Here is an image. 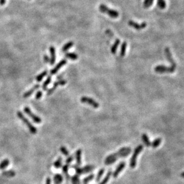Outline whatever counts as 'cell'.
I'll return each instance as SVG.
<instances>
[{
  "mask_svg": "<svg viewBox=\"0 0 184 184\" xmlns=\"http://www.w3.org/2000/svg\"><path fill=\"white\" fill-rule=\"evenodd\" d=\"M73 158H74V156H70L69 157H68V158H67V160H66L65 162H66V163H67V164H69L73 160Z\"/></svg>",
  "mask_w": 184,
  "mask_h": 184,
  "instance_id": "cell-37",
  "label": "cell"
},
{
  "mask_svg": "<svg viewBox=\"0 0 184 184\" xmlns=\"http://www.w3.org/2000/svg\"><path fill=\"white\" fill-rule=\"evenodd\" d=\"M126 162L124 161H122L121 163H119V164L118 165V166L117 167L115 171L114 172V173H113V176L114 178H116L119 175L120 173V172L123 170V168L126 166Z\"/></svg>",
  "mask_w": 184,
  "mask_h": 184,
  "instance_id": "cell-13",
  "label": "cell"
},
{
  "mask_svg": "<svg viewBox=\"0 0 184 184\" xmlns=\"http://www.w3.org/2000/svg\"><path fill=\"white\" fill-rule=\"evenodd\" d=\"M73 46V42L72 41H69L67 43H66L62 48V52H66V51H68Z\"/></svg>",
  "mask_w": 184,
  "mask_h": 184,
  "instance_id": "cell-25",
  "label": "cell"
},
{
  "mask_svg": "<svg viewBox=\"0 0 184 184\" xmlns=\"http://www.w3.org/2000/svg\"><path fill=\"white\" fill-rule=\"evenodd\" d=\"M105 172V168H102L101 169H100V171H99L97 176H96V178L95 179V181L96 182H99V181L100 180V179L102 178L103 175H104Z\"/></svg>",
  "mask_w": 184,
  "mask_h": 184,
  "instance_id": "cell-27",
  "label": "cell"
},
{
  "mask_svg": "<svg viewBox=\"0 0 184 184\" xmlns=\"http://www.w3.org/2000/svg\"><path fill=\"white\" fill-rule=\"evenodd\" d=\"M67 61L66 59H63L62 61H61L59 62L57 65L56 66V67L53 69H51V71H50V73L51 75H55L56 74V73L59 71V69L62 67H63V66L67 63Z\"/></svg>",
  "mask_w": 184,
  "mask_h": 184,
  "instance_id": "cell-12",
  "label": "cell"
},
{
  "mask_svg": "<svg viewBox=\"0 0 184 184\" xmlns=\"http://www.w3.org/2000/svg\"><path fill=\"white\" fill-rule=\"evenodd\" d=\"M81 102L82 103H84V104H87L91 106H92L94 108H98L99 106V104L98 103L93 99L92 98L87 97V96H83L80 99Z\"/></svg>",
  "mask_w": 184,
  "mask_h": 184,
  "instance_id": "cell-8",
  "label": "cell"
},
{
  "mask_svg": "<svg viewBox=\"0 0 184 184\" xmlns=\"http://www.w3.org/2000/svg\"><path fill=\"white\" fill-rule=\"evenodd\" d=\"M62 158L60 157H59L58 159L55 162L53 166L56 168H59L61 167H62Z\"/></svg>",
  "mask_w": 184,
  "mask_h": 184,
  "instance_id": "cell-28",
  "label": "cell"
},
{
  "mask_svg": "<svg viewBox=\"0 0 184 184\" xmlns=\"http://www.w3.org/2000/svg\"><path fill=\"white\" fill-rule=\"evenodd\" d=\"M62 78H63V75H62V74H61V75H59V76L57 77V80H61Z\"/></svg>",
  "mask_w": 184,
  "mask_h": 184,
  "instance_id": "cell-42",
  "label": "cell"
},
{
  "mask_svg": "<svg viewBox=\"0 0 184 184\" xmlns=\"http://www.w3.org/2000/svg\"><path fill=\"white\" fill-rule=\"evenodd\" d=\"M10 164V161L9 159L5 158L3 160L1 163H0V170H4L5 168L7 167Z\"/></svg>",
  "mask_w": 184,
  "mask_h": 184,
  "instance_id": "cell-21",
  "label": "cell"
},
{
  "mask_svg": "<svg viewBox=\"0 0 184 184\" xmlns=\"http://www.w3.org/2000/svg\"><path fill=\"white\" fill-rule=\"evenodd\" d=\"M51 81V76H49V77H47V80L45 81L44 83H43V84H42V90H46V89H47V86L50 83Z\"/></svg>",
  "mask_w": 184,
  "mask_h": 184,
  "instance_id": "cell-32",
  "label": "cell"
},
{
  "mask_svg": "<svg viewBox=\"0 0 184 184\" xmlns=\"http://www.w3.org/2000/svg\"><path fill=\"white\" fill-rule=\"evenodd\" d=\"M65 57L66 58L69 59H71V60L75 61V60L77 59L78 57V56L75 53H67L65 54Z\"/></svg>",
  "mask_w": 184,
  "mask_h": 184,
  "instance_id": "cell-20",
  "label": "cell"
},
{
  "mask_svg": "<svg viewBox=\"0 0 184 184\" xmlns=\"http://www.w3.org/2000/svg\"><path fill=\"white\" fill-rule=\"evenodd\" d=\"M63 181V178L61 174H55L53 176V182L55 184H61Z\"/></svg>",
  "mask_w": 184,
  "mask_h": 184,
  "instance_id": "cell-17",
  "label": "cell"
},
{
  "mask_svg": "<svg viewBox=\"0 0 184 184\" xmlns=\"http://www.w3.org/2000/svg\"><path fill=\"white\" fill-rule=\"evenodd\" d=\"M99 9L102 13L108 14L109 16L112 18H117L119 16V13L117 10L109 9L105 4H100L99 7Z\"/></svg>",
  "mask_w": 184,
  "mask_h": 184,
  "instance_id": "cell-4",
  "label": "cell"
},
{
  "mask_svg": "<svg viewBox=\"0 0 184 184\" xmlns=\"http://www.w3.org/2000/svg\"><path fill=\"white\" fill-rule=\"evenodd\" d=\"M69 167V164H67L63 166V167H62V172L65 175V177H66V179H67V181H68L70 179V176L68 173Z\"/></svg>",
  "mask_w": 184,
  "mask_h": 184,
  "instance_id": "cell-19",
  "label": "cell"
},
{
  "mask_svg": "<svg viewBox=\"0 0 184 184\" xmlns=\"http://www.w3.org/2000/svg\"><path fill=\"white\" fill-rule=\"evenodd\" d=\"M17 115L19 119L22 121V122L27 126V127L29 129V131H30L31 133L35 134L36 132H37V129H36V128L33 126V125L31 124V123L26 119V118L24 116V115L20 111H18Z\"/></svg>",
  "mask_w": 184,
  "mask_h": 184,
  "instance_id": "cell-3",
  "label": "cell"
},
{
  "mask_svg": "<svg viewBox=\"0 0 184 184\" xmlns=\"http://www.w3.org/2000/svg\"><path fill=\"white\" fill-rule=\"evenodd\" d=\"M131 151V148H128V147H127V148L126 147H124V148H121L116 153H114L111 154V155L108 156L105 160V164L106 166L113 164L119 158L125 157L128 156L129 155V154H130Z\"/></svg>",
  "mask_w": 184,
  "mask_h": 184,
  "instance_id": "cell-1",
  "label": "cell"
},
{
  "mask_svg": "<svg viewBox=\"0 0 184 184\" xmlns=\"http://www.w3.org/2000/svg\"><path fill=\"white\" fill-rule=\"evenodd\" d=\"M176 67L171 66V67H165L163 65H158L154 69L155 71L157 73H173L175 71Z\"/></svg>",
  "mask_w": 184,
  "mask_h": 184,
  "instance_id": "cell-6",
  "label": "cell"
},
{
  "mask_svg": "<svg viewBox=\"0 0 184 184\" xmlns=\"http://www.w3.org/2000/svg\"><path fill=\"white\" fill-rule=\"evenodd\" d=\"M126 49H127V42H124L121 46V50H120V56L124 57L126 55Z\"/></svg>",
  "mask_w": 184,
  "mask_h": 184,
  "instance_id": "cell-24",
  "label": "cell"
},
{
  "mask_svg": "<svg viewBox=\"0 0 184 184\" xmlns=\"http://www.w3.org/2000/svg\"><path fill=\"white\" fill-rule=\"evenodd\" d=\"M157 5L160 9H164L166 7L165 0H157Z\"/></svg>",
  "mask_w": 184,
  "mask_h": 184,
  "instance_id": "cell-31",
  "label": "cell"
},
{
  "mask_svg": "<svg viewBox=\"0 0 184 184\" xmlns=\"http://www.w3.org/2000/svg\"><path fill=\"white\" fill-rule=\"evenodd\" d=\"M143 150V146L142 145H140L137 146L136 148H135L133 156H132L130 161V166L131 168H133L136 167V160H137V157L138 156V154L141 152Z\"/></svg>",
  "mask_w": 184,
  "mask_h": 184,
  "instance_id": "cell-5",
  "label": "cell"
},
{
  "mask_svg": "<svg viewBox=\"0 0 184 184\" xmlns=\"http://www.w3.org/2000/svg\"><path fill=\"white\" fill-rule=\"evenodd\" d=\"M60 151L63 154V155L65 156H67V157H68L69 155V152L68 151V150H67V148H66V147L62 146L61 147V148H60Z\"/></svg>",
  "mask_w": 184,
  "mask_h": 184,
  "instance_id": "cell-35",
  "label": "cell"
},
{
  "mask_svg": "<svg viewBox=\"0 0 184 184\" xmlns=\"http://www.w3.org/2000/svg\"><path fill=\"white\" fill-rule=\"evenodd\" d=\"M46 184H51V179L50 177L47 178L46 181Z\"/></svg>",
  "mask_w": 184,
  "mask_h": 184,
  "instance_id": "cell-40",
  "label": "cell"
},
{
  "mask_svg": "<svg viewBox=\"0 0 184 184\" xmlns=\"http://www.w3.org/2000/svg\"><path fill=\"white\" fill-rule=\"evenodd\" d=\"M40 87V84H36V85H35V86L32 88V89H31L30 90L27 91L26 92H25V93H24V98H27L29 97V96H31V95L33 94V93H34L35 90H36L38 89H39Z\"/></svg>",
  "mask_w": 184,
  "mask_h": 184,
  "instance_id": "cell-15",
  "label": "cell"
},
{
  "mask_svg": "<svg viewBox=\"0 0 184 184\" xmlns=\"http://www.w3.org/2000/svg\"><path fill=\"white\" fill-rule=\"evenodd\" d=\"M71 181H72V184H80L79 175H78L77 174L73 175L71 178Z\"/></svg>",
  "mask_w": 184,
  "mask_h": 184,
  "instance_id": "cell-33",
  "label": "cell"
},
{
  "mask_svg": "<svg viewBox=\"0 0 184 184\" xmlns=\"http://www.w3.org/2000/svg\"><path fill=\"white\" fill-rule=\"evenodd\" d=\"M120 44V40L119 39H117V40H115V41L114 42V44L113 45V46H112V47H111V53H112L113 54H115V53H116L117 48H118V47H119Z\"/></svg>",
  "mask_w": 184,
  "mask_h": 184,
  "instance_id": "cell-22",
  "label": "cell"
},
{
  "mask_svg": "<svg viewBox=\"0 0 184 184\" xmlns=\"http://www.w3.org/2000/svg\"><path fill=\"white\" fill-rule=\"evenodd\" d=\"M82 150L81 149L77 150L75 152V158H76V164L77 166H80L82 164Z\"/></svg>",
  "mask_w": 184,
  "mask_h": 184,
  "instance_id": "cell-16",
  "label": "cell"
},
{
  "mask_svg": "<svg viewBox=\"0 0 184 184\" xmlns=\"http://www.w3.org/2000/svg\"><path fill=\"white\" fill-rule=\"evenodd\" d=\"M44 61L46 63H48L50 62V59L47 55L44 56Z\"/></svg>",
  "mask_w": 184,
  "mask_h": 184,
  "instance_id": "cell-39",
  "label": "cell"
},
{
  "mask_svg": "<svg viewBox=\"0 0 184 184\" xmlns=\"http://www.w3.org/2000/svg\"><path fill=\"white\" fill-rule=\"evenodd\" d=\"M47 74V71H43L42 73H41L40 74H39L38 75L36 76V82H40L43 79V78L45 76H46V75Z\"/></svg>",
  "mask_w": 184,
  "mask_h": 184,
  "instance_id": "cell-29",
  "label": "cell"
},
{
  "mask_svg": "<svg viewBox=\"0 0 184 184\" xmlns=\"http://www.w3.org/2000/svg\"><path fill=\"white\" fill-rule=\"evenodd\" d=\"M6 3V0H0V5H3L5 4Z\"/></svg>",
  "mask_w": 184,
  "mask_h": 184,
  "instance_id": "cell-41",
  "label": "cell"
},
{
  "mask_svg": "<svg viewBox=\"0 0 184 184\" xmlns=\"http://www.w3.org/2000/svg\"><path fill=\"white\" fill-rule=\"evenodd\" d=\"M42 93L41 91H38L37 93H36V95H35V99H41V98L42 97Z\"/></svg>",
  "mask_w": 184,
  "mask_h": 184,
  "instance_id": "cell-38",
  "label": "cell"
},
{
  "mask_svg": "<svg viewBox=\"0 0 184 184\" xmlns=\"http://www.w3.org/2000/svg\"><path fill=\"white\" fill-rule=\"evenodd\" d=\"M154 0H145L144 3V7L145 9L149 8L151 6V5L153 3Z\"/></svg>",
  "mask_w": 184,
  "mask_h": 184,
  "instance_id": "cell-36",
  "label": "cell"
},
{
  "mask_svg": "<svg viewBox=\"0 0 184 184\" xmlns=\"http://www.w3.org/2000/svg\"><path fill=\"white\" fill-rule=\"evenodd\" d=\"M94 175L93 174H91L89 176H87V177L84 178V179L83 180V184H87L90 181H92L94 179Z\"/></svg>",
  "mask_w": 184,
  "mask_h": 184,
  "instance_id": "cell-34",
  "label": "cell"
},
{
  "mask_svg": "<svg viewBox=\"0 0 184 184\" xmlns=\"http://www.w3.org/2000/svg\"><path fill=\"white\" fill-rule=\"evenodd\" d=\"M66 84H67V81L65 80H60L57 81V82H56L54 83L53 87L47 91V95H50V94H52L59 86H64Z\"/></svg>",
  "mask_w": 184,
  "mask_h": 184,
  "instance_id": "cell-9",
  "label": "cell"
},
{
  "mask_svg": "<svg viewBox=\"0 0 184 184\" xmlns=\"http://www.w3.org/2000/svg\"><path fill=\"white\" fill-rule=\"evenodd\" d=\"M113 175V172H112V170L111 169H109V170L108 171V173H106V176H105V178H104V179H103L100 183H99L98 184H106L108 183V182L109 181L110 178H111V175Z\"/></svg>",
  "mask_w": 184,
  "mask_h": 184,
  "instance_id": "cell-18",
  "label": "cell"
},
{
  "mask_svg": "<svg viewBox=\"0 0 184 184\" xmlns=\"http://www.w3.org/2000/svg\"><path fill=\"white\" fill-rule=\"evenodd\" d=\"M72 167H73L75 169L77 175L79 176L90 173L92 172L93 170H94L95 168V166L94 165H87L82 168H80L78 166L75 164V165H73Z\"/></svg>",
  "mask_w": 184,
  "mask_h": 184,
  "instance_id": "cell-2",
  "label": "cell"
},
{
  "mask_svg": "<svg viewBox=\"0 0 184 184\" xmlns=\"http://www.w3.org/2000/svg\"><path fill=\"white\" fill-rule=\"evenodd\" d=\"M24 112L29 117H31L32 120H33L34 122H35V123H37V124H40L41 123V119H40V118L37 116V115H36L35 114H34L32 111L31 110V109L29 108V107L28 106H26L24 108Z\"/></svg>",
  "mask_w": 184,
  "mask_h": 184,
  "instance_id": "cell-7",
  "label": "cell"
},
{
  "mask_svg": "<svg viewBox=\"0 0 184 184\" xmlns=\"http://www.w3.org/2000/svg\"><path fill=\"white\" fill-rule=\"evenodd\" d=\"M161 142V138H157L152 142V143L151 144V146H152V148H156L160 145Z\"/></svg>",
  "mask_w": 184,
  "mask_h": 184,
  "instance_id": "cell-30",
  "label": "cell"
},
{
  "mask_svg": "<svg viewBox=\"0 0 184 184\" xmlns=\"http://www.w3.org/2000/svg\"><path fill=\"white\" fill-rule=\"evenodd\" d=\"M142 141L144 142V143L145 144V145L146 146H151V143L150 142V139L148 137V136H147L146 134L144 133L142 135Z\"/></svg>",
  "mask_w": 184,
  "mask_h": 184,
  "instance_id": "cell-26",
  "label": "cell"
},
{
  "mask_svg": "<svg viewBox=\"0 0 184 184\" xmlns=\"http://www.w3.org/2000/svg\"><path fill=\"white\" fill-rule=\"evenodd\" d=\"M181 176H182V177H183V178H184V172H182V173H181Z\"/></svg>",
  "mask_w": 184,
  "mask_h": 184,
  "instance_id": "cell-43",
  "label": "cell"
},
{
  "mask_svg": "<svg viewBox=\"0 0 184 184\" xmlns=\"http://www.w3.org/2000/svg\"><path fill=\"white\" fill-rule=\"evenodd\" d=\"M2 175L4 176H6V177L11 178V177H14V176L16 175V172L11 170L4 171L2 172Z\"/></svg>",
  "mask_w": 184,
  "mask_h": 184,
  "instance_id": "cell-23",
  "label": "cell"
},
{
  "mask_svg": "<svg viewBox=\"0 0 184 184\" xmlns=\"http://www.w3.org/2000/svg\"><path fill=\"white\" fill-rule=\"evenodd\" d=\"M50 52L51 55V58L50 59V65H53L56 61V51L55 48L53 46H51L50 47Z\"/></svg>",
  "mask_w": 184,
  "mask_h": 184,
  "instance_id": "cell-14",
  "label": "cell"
},
{
  "mask_svg": "<svg viewBox=\"0 0 184 184\" xmlns=\"http://www.w3.org/2000/svg\"><path fill=\"white\" fill-rule=\"evenodd\" d=\"M128 24L130 26L135 28L136 30H141V29H144L146 26V24L145 22H143L141 24H139L133 20L129 21Z\"/></svg>",
  "mask_w": 184,
  "mask_h": 184,
  "instance_id": "cell-11",
  "label": "cell"
},
{
  "mask_svg": "<svg viewBox=\"0 0 184 184\" xmlns=\"http://www.w3.org/2000/svg\"><path fill=\"white\" fill-rule=\"evenodd\" d=\"M164 53H165V55L166 56L167 61L171 63V66H173V67H176V63L175 61L173 59V58L172 57V53L171 52V51H170V49H169V48L166 47L165 49Z\"/></svg>",
  "mask_w": 184,
  "mask_h": 184,
  "instance_id": "cell-10",
  "label": "cell"
}]
</instances>
